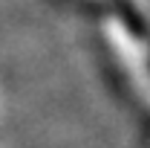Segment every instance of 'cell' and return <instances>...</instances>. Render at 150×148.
Returning <instances> with one entry per match:
<instances>
[{"mask_svg": "<svg viewBox=\"0 0 150 148\" xmlns=\"http://www.w3.org/2000/svg\"><path fill=\"white\" fill-rule=\"evenodd\" d=\"M115 12H118L121 23L127 26V32H130L133 38H147V23H144V18L136 12V6H130V3H118Z\"/></svg>", "mask_w": 150, "mask_h": 148, "instance_id": "1", "label": "cell"}]
</instances>
